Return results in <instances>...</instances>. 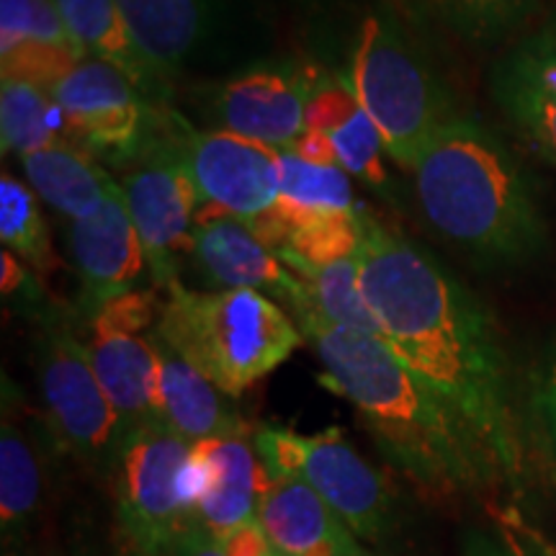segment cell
<instances>
[{
	"label": "cell",
	"mask_w": 556,
	"mask_h": 556,
	"mask_svg": "<svg viewBox=\"0 0 556 556\" xmlns=\"http://www.w3.org/2000/svg\"><path fill=\"white\" fill-rule=\"evenodd\" d=\"M157 343V374H155V422L189 443H201L208 438L253 435L229 400V394L214 387L204 374L186 364L176 351H170L155 336Z\"/></svg>",
	"instance_id": "20"
},
{
	"label": "cell",
	"mask_w": 556,
	"mask_h": 556,
	"mask_svg": "<svg viewBox=\"0 0 556 556\" xmlns=\"http://www.w3.org/2000/svg\"><path fill=\"white\" fill-rule=\"evenodd\" d=\"M119 186L148 255L152 281L165 289L170 281H178L180 268L189 263L201 206L197 186L173 150L168 131L165 139H155L152 131L137 168H131Z\"/></svg>",
	"instance_id": "12"
},
{
	"label": "cell",
	"mask_w": 556,
	"mask_h": 556,
	"mask_svg": "<svg viewBox=\"0 0 556 556\" xmlns=\"http://www.w3.org/2000/svg\"><path fill=\"white\" fill-rule=\"evenodd\" d=\"M21 165L34 193L70 222L88 219L101 212L103 201L119 184L109 176L99 160L90 157L70 139H58L31 152L21 160Z\"/></svg>",
	"instance_id": "25"
},
{
	"label": "cell",
	"mask_w": 556,
	"mask_h": 556,
	"mask_svg": "<svg viewBox=\"0 0 556 556\" xmlns=\"http://www.w3.org/2000/svg\"><path fill=\"white\" fill-rule=\"evenodd\" d=\"M255 518L276 556H345L348 544L356 539L325 500L299 479L270 477Z\"/></svg>",
	"instance_id": "23"
},
{
	"label": "cell",
	"mask_w": 556,
	"mask_h": 556,
	"mask_svg": "<svg viewBox=\"0 0 556 556\" xmlns=\"http://www.w3.org/2000/svg\"><path fill=\"white\" fill-rule=\"evenodd\" d=\"M191 448L193 443L157 422L124 438L109 482L127 556H155L197 520L189 490Z\"/></svg>",
	"instance_id": "8"
},
{
	"label": "cell",
	"mask_w": 556,
	"mask_h": 556,
	"mask_svg": "<svg viewBox=\"0 0 556 556\" xmlns=\"http://www.w3.org/2000/svg\"><path fill=\"white\" fill-rule=\"evenodd\" d=\"M137 52L155 78L168 83L212 34L222 0H116Z\"/></svg>",
	"instance_id": "22"
},
{
	"label": "cell",
	"mask_w": 556,
	"mask_h": 556,
	"mask_svg": "<svg viewBox=\"0 0 556 556\" xmlns=\"http://www.w3.org/2000/svg\"><path fill=\"white\" fill-rule=\"evenodd\" d=\"M86 60L54 0H0V73L52 90Z\"/></svg>",
	"instance_id": "19"
},
{
	"label": "cell",
	"mask_w": 556,
	"mask_h": 556,
	"mask_svg": "<svg viewBox=\"0 0 556 556\" xmlns=\"http://www.w3.org/2000/svg\"><path fill=\"white\" fill-rule=\"evenodd\" d=\"M217 544L225 556H276L266 531H263V526L258 523V518L232 528V531L225 533Z\"/></svg>",
	"instance_id": "33"
},
{
	"label": "cell",
	"mask_w": 556,
	"mask_h": 556,
	"mask_svg": "<svg viewBox=\"0 0 556 556\" xmlns=\"http://www.w3.org/2000/svg\"><path fill=\"white\" fill-rule=\"evenodd\" d=\"M34 371L41 420L60 454L73 456L96 477L111 479L127 435L96 377L86 340L54 315L41 319L34 345Z\"/></svg>",
	"instance_id": "7"
},
{
	"label": "cell",
	"mask_w": 556,
	"mask_h": 556,
	"mask_svg": "<svg viewBox=\"0 0 556 556\" xmlns=\"http://www.w3.org/2000/svg\"><path fill=\"white\" fill-rule=\"evenodd\" d=\"M528 426L556 475V345L541 353L528 377Z\"/></svg>",
	"instance_id": "32"
},
{
	"label": "cell",
	"mask_w": 556,
	"mask_h": 556,
	"mask_svg": "<svg viewBox=\"0 0 556 556\" xmlns=\"http://www.w3.org/2000/svg\"><path fill=\"white\" fill-rule=\"evenodd\" d=\"M345 556H384V554L371 552V548L361 546V539H353L351 544H348V548H345Z\"/></svg>",
	"instance_id": "37"
},
{
	"label": "cell",
	"mask_w": 556,
	"mask_h": 556,
	"mask_svg": "<svg viewBox=\"0 0 556 556\" xmlns=\"http://www.w3.org/2000/svg\"><path fill=\"white\" fill-rule=\"evenodd\" d=\"M16 387L3 379L0 422V544L3 556H21L45 507L54 446L41 415H26Z\"/></svg>",
	"instance_id": "14"
},
{
	"label": "cell",
	"mask_w": 556,
	"mask_h": 556,
	"mask_svg": "<svg viewBox=\"0 0 556 556\" xmlns=\"http://www.w3.org/2000/svg\"><path fill=\"white\" fill-rule=\"evenodd\" d=\"M62 137L52 93L37 83L0 78V144L3 155L24 160Z\"/></svg>",
	"instance_id": "28"
},
{
	"label": "cell",
	"mask_w": 556,
	"mask_h": 556,
	"mask_svg": "<svg viewBox=\"0 0 556 556\" xmlns=\"http://www.w3.org/2000/svg\"><path fill=\"white\" fill-rule=\"evenodd\" d=\"M165 294L155 336L232 400L304 343L294 317L255 289H189L178 278Z\"/></svg>",
	"instance_id": "4"
},
{
	"label": "cell",
	"mask_w": 556,
	"mask_h": 556,
	"mask_svg": "<svg viewBox=\"0 0 556 556\" xmlns=\"http://www.w3.org/2000/svg\"><path fill=\"white\" fill-rule=\"evenodd\" d=\"M492 99L507 124L556 165V26L507 50L492 70Z\"/></svg>",
	"instance_id": "18"
},
{
	"label": "cell",
	"mask_w": 556,
	"mask_h": 556,
	"mask_svg": "<svg viewBox=\"0 0 556 556\" xmlns=\"http://www.w3.org/2000/svg\"><path fill=\"white\" fill-rule=\"evenodd\" d=\"M351 176L338 165H317L281 150L278 193L270 208L245 219L270 250H283L291 235L309 222L356 208Z\"/></svg>",
	"instance_id": "21"
},
{
	"label": "cell",
	"mask_w": 556,
	"mask_h": 556,
	"mask_svg": "<svg viewBox=\"0 0 556 556\" xmlns=\"http://www.w3.org/2000/svg\"><path fill=\"white\" fill-rule=\"evenodd\" d=\"M307 129L317 131L336 152V165L351 178L364 180L371 189H384L389 173L384 165V144L374 122L361 109L348 78L319 83L307 106Z\"/></svg>",
	"instance_id": "24"
},
{
	"label": "cell",
	"mask_w": 556,
	"mask_h": 556,
	"mask_svg": "<svg viewBox=\"0 0 556 556\" xmlns=\"http://www.w3.org/2000/svg\"><path fill=\"white\" fill-rule=\"evenodd\" d=\"M281 255V261L302 278L304 289L312 302L299 307L294 315L296 319L307 315H319L325 323L345 328L361 336H371L381 340V328L368 307L364 287H361V263L356 258H343L328 266H309V263L294 258V255Z\"/></svg>",
	"instance_id": "27"
},
{
	"label": "cell",
	"mask_w": 556,
	"mask_h": 556,
	"mask_svg": "<svg viewBox=\"0 0 556 556\" xmlns=\"http://www.w3.org/2000/svg\"><path fill=\"white\" fill-rule=\"evenodd\" d=\"M428 225L484 266H523L544 253L546 222L518 160L482 124L458 116L417 160Z\"/></svg>",
	"instance_id": "3"
},
{
	"label": "cell",
	"mask_w": 556,
	"mask_h": 556,
	"mask_svg": "<svg viewBox=\"0 0 556 556\" xmlns=\"http://www.w3.org/2000/svg\"><path fill=\"white\" fill-rule=\"evenodd\" d=\"M168 135L197 186L201 201L197 222L219 214L253 219L276 201L281 150L232 131H197L173 114Z\"/></svg>",
	"instance_id": "11"
},
{
	"label": "cell",
	"mask_w": 556,
	"mask_h": 556,
	"mask_svg": "<svg viewBox=\"0 0 556 556\" xmlns=\"http://www.w3.org/2000/svg\"><path fill=\"white\" fill-rule=\"evenodd\" d=\"M155 556H225L217 544V539L208 536L197 520L189 528L178 533L168 546H163Z\"/></svg>",
	"instance_id": "34"
},
{
	"label": "cell",
	"mask_w": 556,
	"mask_h": 556,
	"mask_svg": "<svg viewBox=\"0 0 556 556\" xmlns=\"http://www.w3.org/2000/svg\"><path fill=\"white\" fill-rule=\"evenodd\" d=\"M345 78L387 155L409 173L438 131L462 116L426 58L384 9L361 24Z\"/></svg>",
	"instance_id": "5"
},
{
	"label": "cell",
	"mask_w": 556,
	"mask_h": 556,
	"mask_svg": "<svg viewBox=\"0 0 556 556\" xmlns=\"http://www.w3.org/2000/svg\"><path fill=\"white\" fill-rule=\"evenodd\" d=\"M270 471L255 451L253 435L208 438L193 443L189 490L193 518L208 536L222 539L258 516Z\"/></svg>",
	"instance_id": "16"
},
{
	"label": "cell",
	"mask_w": 556,
	"mask_h": 556,
	"mask_svg": "<svg viewBox=\"0 0 556 556\" xmlns=\"http://www.w3.org/2000/svg\"><path fill=\"white\" fill-rule=\"evenodd\" d=\"M67 248L80 278V307L86 317L111 299L135 291L144 270H150L119 184L103 201L101 212L70 225Z\"/></svg>",
	"instance_id": "17"
},
{
	"label": "cell",
	"mask_w": 556,
	"mask_h": 556,
	"mask_svg": "<svg viewBox=\"0 0 556 556\" xmlns=\"http://www.w3.org/2000/svg\"><path fill=\"white\" fill-rule=\"evenodd\" d=\"M358 263L381 340L462 417L500 484L523 495L531 426L495 319L435 255L364 206Z\"/></svg>",
	"instance_id": "1"
},
{
	"label": "cell",
	"mask_w": 556,
	"mask_h": 556,
	"mask_svg": "<svg viewBox=\"0 0 556 556\" xmlns=\"http://www.w3.org/2000/svg\"><path fill=\"white\" fill-rule=\"evenodd\" d=\"M189 266L206 291L255 289L287 312L304 291L302 278L235 214L197 222Z\"/></svg>",
	"instance_id": "15"
},
{
	"label": "cell",
	"mask_w": 556,
	"mask_h": 556,
	"mask_svg": "<svg viewBox=\"0 0 556 556\" xmlns=\"http://www.w3.org/2000/svg\"><path fill=\"white\" fill-rule=\"evenodd\" d=\"M462 556H520L505 531L492 533L484 528H467L462 536Z\"/></svg>",
	"instance_id": "35"
},
{
	"label": "cell",
	"mask_w": 556,
	"mask_h": 556,
	"mask_svg": "<svg viewBox=\"0 0 556 556\" xmlns=\"http://www.w3.org/2000/svg\"><path fill=\"white\" fill-rule=\"evenodd\" d=\"M62 137L99 163H137L155 131V103L127 73L86 58L52 90Z\"/></svg>",
	"instance_id": "9"
},
{
	"label": "cell",
	"mask_w": 556,
	"mask_h": 556,
	"mask_svg": "<svg viewBox=\"0 0 556 556\" xmlns=\"http://www.w3.org/2000/svg\"><path fill=\"white\" fill-rule=\"evenodd\" d=\"M503 531L507 533V536H510L513 544L518 546L520 556H556L554 548L548 546L536 531H531V528H526L523 523L505 526Z\"/></svg>",
	"instance_id": "36"
},
{
	"label": "cell",
	"mask_w": 556,
	"mask_h": 556,
	"mask_svg": "<svg viewBox=\"0 0 556 556\" xmlns=\"http://www.w3.org/2000/svg\"><path fill=\"white\" fill-rule=\"evenodd\" d=\"M323 70L302 60H270L242 70L206 96L214 129L289 150L307 129V106Z\"/></svg>",
	"instance_id": "13"
},
{
	"label": "cell",
	"mask_w": 556,
	"mask_h": 556,
	"mask_svg": "<svg viewBox=\"0 0 556 556\" xmlns=\"http://www.w3.org/2000/svg\"><path fill=\"white\" fill-rule=\"evenodd\" d=\"M54 3L86 58L119 67L150 99L155 96L160 99L165 93L163 83L137 52L116 0H54Z\"/></svg>",
	"instance_id": "26"
},
{
	"label": "cell",
	"mask_w": 556,
	"mask_h": 556,
	"mask_svg": "<svg viewBox=\"0 0 556 556\" xmlns=\"http://www.w3.org/2000/svg\"><path fill=\"white\" fill-rule=\"evenodd\" d=\"M253 443L270 477L307 484L356 539L381 544L394 533L400 523L397 492L384 471L368 464L338 428L307 435L258 426Z\"/></svg>",
	"instance_id": "6"
},
{
	"label": "cell",
	"mask_w": 556,
	"mask_h": 556,
	"mask_svg": "<svg viewBox=\"0 0 556 556\" xmlns=\"http://www.w3.org/2000/svg\"><path fill=\"white\" fill-rule=\"evenodd\" d=\"M0 240L39 276H52L60 268L39 197L29 184H21L9 173L0 178Z\"/></svg>",
	"instance_id": "29"
},
{
	"label": "cell",
	"mask_w": 556,
	"mask_h": 556,
	"mask_svg": "<svg viewBox=\"0 0 556 556\" xmlns=\"http://www.w3.org/2000/svg\"><path fill=\"white\" fill-rule=\"evenodd\" d=\"M458 39L477 47L503 45L536 16L539 0H430Z\"/></svg>",
	"instance_id": "30"
},
{
	"label": "cell",
	"mask_w": 556,
	"mask_h": 556,
	"mask_svg": "<svg viewBox=\"0 0 556 556\" xmlns=\"http://www.w3.org/2000/svg\"><path fill=\"white\" fill-rule=\"evenodd\" d=\"M296 325L323 364L319 384L351 402L381 456L417 490L443 500L500 484L462 417L384 340L336 328L319 315Z\"/></svg>",
	"instance_id": "2"
},
{
	"label": "cell",
	"mask_w": 556,
	"mask_h": 556,
	"mask_svg": "<svg viewBox=\"0 0 556 556\" xmlns=\"http://www.w3.org/2000/svg\"><path fill=\"white\" fill-rule=\"evenodd\" d=\"M160 307L152 291L135 289L88 317L90 364L119 415L124 435L155 422Z\"/></svg>",
	"instance_id": "10"
},
{
	"label": "cell",
	"mask_w": 556,
	"mask_h": 556,
	"mask_svg": "<svg viewBox=\"0 0 556 556\" xmlns=\"http://www.w3.org/2000/svg\"><path fill=\"white\" fill-rule=\"evenodd\" d=\"M361 250V206L353 212L330 214L315 219L291 235L287 248L278 250L283 255L309 263V266H328V263L356 258Z\"/></svg>",
	"instance_id": "31"
}]
</instances>
